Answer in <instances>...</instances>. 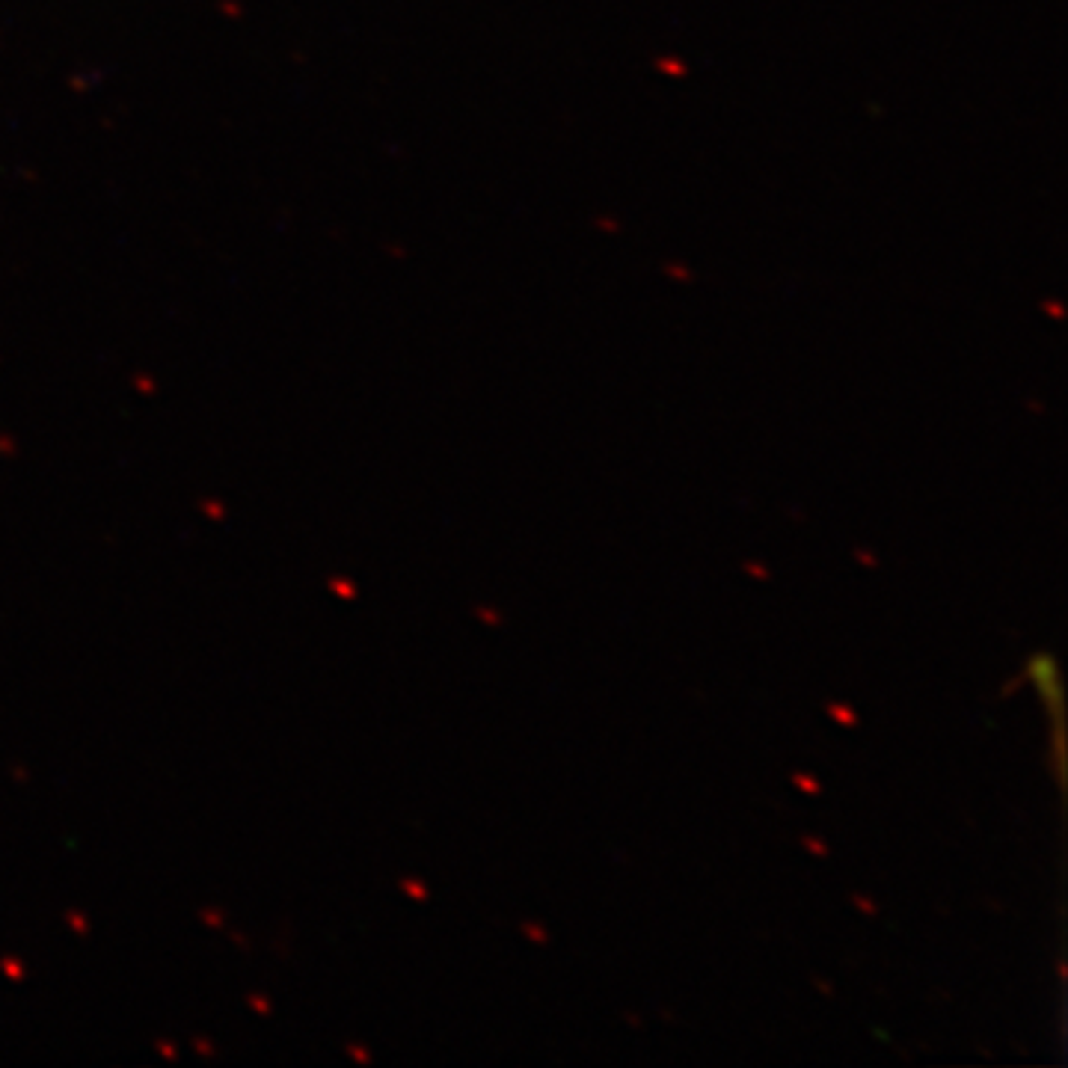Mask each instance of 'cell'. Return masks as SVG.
Segmentation results:
<instances>
[{"instance_id": "3", "label": "cell", "mask_w": 1068, "mask_h": 1068, "mask_svg": "<svg viewBox=\"0 0 1068 1068\" xmlns=\"http://www.w3.org/2000/svg\"><path fill=\"white\" fill-rule=\"evenodd\" d=\"M522 932H526V935L534 941V944H547V941H549V932L540 929L538 924H522Z\"/></svg>"}, {"instance_id": "6", "label": "cell", "mask_w": 1068, "mask_h": 1068, "mask_svg": "<svg viewBox=\"0 0 1068 1068\" xmlns=\"http://www.w3.org/2000/svg\"><path fill=\"white\" fill-rule=\"evenodd\" d=\"M745 570H748V573H751V576H754V579H769V570H766L763 565H757V561H748V565H745Z\"/></svg>"}, {"instance_id": "1", "label": "cell", "mask_w": 1068, "mask_h": 1068, "mask_svg": "<svg viewBox=\"0 0 1068 1068\" xmlns=\"http://www.w3.org/2000/svg\"><path fill=\"white\" fill-rule=\"evenodd\" d=\"M825 713H828L834 722L837 724H843V727H854L858 724V713L852 710V706H846V704H828L825 706Z\"/></svg>"}, {"instance_id": "7", "label": "cell", "mask_w": 1068, "mask_h": 1068, "mask_svg": "<svg viewBox=\"0 0 1068 1068\" xmlns=\"http://www.w3.org/2000/svg\"><path fill=\"white\" fill-rule=\"evenodd\" d=\"M858 558L863 561V565H876V558H870L867 552H858Z\"/></svg>"}, {"instance_id": "2", "label": "cell", "mask_w": 1068, "mask_h": 1068, "mask_svg": "<svg viewBox=\"0 0 1068 1068\" xmlns=\"http://www.w3.org/2000/svg\"><path fill=\"white\" fill-rule=\"evenodd\" d=\"M792 783L799 786L801 792H808V795H819V792H822L819 781L813 778V775H808V772H795V775H792Z\"/></svg>"}, {"instance_id": "5", "label": "cell", "mask_w": 1068, "mask_h": 1068, "mask_svg": "<svg viewBox=\"0 0 1068 1068\" xmlns=\"http://www.w3.org/2000/svg\"><path fill=\"white\" fill-rule=\"evenodd\" d=\"M852 902H854V908L863 911V915H879V906L872 899H867V897H858V893H854Z\"/></svg>"}, {"instance_id": "4", "label": "cell", "mask_w": 1068, "mask_h": 1068, "mask_svg": "<svg viewBox=\"0 0 1068 1068\" xmlns=\"http://www.w3.org/2000/svg\"><path fill=\"white\" fill-rule=\"evenodd\" d=\"M801 846L817 854V858H825V854H828V846H825V843L817 840V837H801Z\"/></svg>"}]
</instances>
